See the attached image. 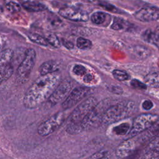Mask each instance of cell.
Masks as SVG:
<instances>
[{"label": "cell", "mask_w": 159, "mask_h": 159, "mask_svg": "<svg viewBox=\"0 0 159 159\" xmlns=\"http://www.w3.org/2000/svg\"><path fill=\"white\" fill-rule=\"evenodd\" d=\"M90 92V89L86 87H77L71 91L66 98L62 102L61 106L63 109H68L86 97Z\"/></svg>", "instance_id": "9"}, {"label": "cell", "mask_w": 159, "mask_h": 159, "mask_svg": "<svg viewBox=\"0 0 159 159\" xmlns=\"http://www.w3.org/2000/svg\"><path fill=\"white\" fill-rule=\"evenodd\" d=\"M134 17L142 22H151L156 20L159 17V11L157 7H143L134 14Z\"/></svg>", "instance_id": "12"}, {"label": "cell", "mask_w": 159, "mask_h": 159, "mask_svg": "<svg viewBox=\"0 0 159 159\" xmlns=\"http://www.w3.org/2000/svg\"><path fill=\"white\" fill-rule=\"evenodd\" d=\"M111 105L107 101L97 103L94 107L87 114L81 122L83 131L98 127L102 124V119L106 109Z\"/></svg>", "instance_id": "4"}, {"label": "cell", "mask_w": 159, "mask_h": 159, "mask_svg": "<svg viewBox=\"0 0 159 159\" xmlns=\"http://www.w3.org/2000/svg\"><path fill=\"white\" fill-rule=\"evenodd\" d=\"M145 84L150 86L158 88L159 86V75L157 72H153L147 74L143 78Z\"/></svg>", "instance_id": "19"}, {"label": "cell", "mask_w": 159, "mask_h": 159, "mask_svg": "<svg viewBox=\"0 0 159 159\" xmlns=\"http://www.w3.org/2000/svg\"><path fill=\"white\" fill-rule=\"evenodd\" d=\"M125 24L124 22V20L116 17L114 19V22L111 25V29L116 30L124 29L125 28Z\"/></svg>", "instance_id": "27"}, {"label": "cell", "mask_w": 159, "mask_h": 159, "mask_svg": "<svg viewBox=\"0 0 159 159\" xmlns=\"http://www.w3.org/2000/svg\"><path fill=\"white\" fill-rule=\"evenodd\" d=\"M142 107H143V109L148 111V110L151 109L153 107V102H152L150 100L146 99V100H145V101L142 102Z\"/></svg>", "instance_id": "31"}, {"label": "cell", "mask_w": 159, "mask_h": 159, "mask_svg": "<svg viewBox=\"0 0 159 159\" xmlns=\"http://www.w3.org/2000/svg\"><path fill=\"white\" fill-rule=\"evenodd\" d=\"M141 159H159L158 137L157 136L148 145Z\"/></svg>", "instance_id": "14"}, {"label": "cell", "mask_w": 159, "mask_h": 159, "mask_svg": "<svg viewBox=\"0 0 159 159\" xmlns=\"http://www.w3.org/2000/svg\"><path fill=\"white\" fill-rule=\"evenodd\" d=\"M14 52L10 48H6L0 52V84L6 81L13 73V66L11 60Z\"/></svg>", "instance_id": "6"}, {"label": "cell", "mask_w": 159, "mask_h": 159, "mask_svg": "<svg viewBox=\"0 0 159 159\" xmlns=\"http://www.w3.org/2000/svg\"><path fill=\"white\" fill-rule=\"evenodd\" d=\"M130 52L132 56L137 59H144L150 55V50L145 47L136 45L132 48Z\"/></svg>", "instance_id": "17"}, {"label": "cell", "mask_w": 159, "mask_h": 159, "mask_svg": "<svg viewBox=\"0 0 159 159\" xmlns=\"http://www.w3.org/2000/svg\"><path fill=\"white\" fill-rule=\"evenodd\" d=\"M134 109L135 104L130 101L111 104L104 113L102 124H110L118 122L129 116Z\"/></svg>", "instance_id": "3"}, {"label": "cell", "mask_w": 159, "mask_h": 159, "mask_svg": "<svg viewBox=\"0 0 159 159\" xmlns=\"http://www.w3.org/2000/svg\"><path fill=\"white\" fill-rule=\"evenodd\" d=\"M28 37L32 42L37 44H39L42 46H47L48 45L46 39L38 34L31 33L28 35Z\"/></svg>", "instance_id": "21"}, {"label": "cell", "mask_w": 159, "mask_h": 159, "mask_svg": "<svg viewBox=\"0 0 159 159\" xmlns=\"http://www.w3.org/2000/svg\"><path fill=\"white\" fill-rule=\"evenodd\" d=\"M158 121V116L152 114H142L135 118L127 135L129 138L152 127Z\"/></svg>", "instance_id": "5"}, {"label": "cell", "mask_w": 159, "mask_h": 159, "mask_svg": "<svg viewBox=\"0 0 159 159\" xmlns=\"http://www.w3.org/2000/svg\"><path fill=\"white\" fill-rule=\"evenodd\" d=\"M22 7L29 12H39L46 9V6L40 2L27 1L22 4Z\"/></svg>", "instance_id": "16"}, {"label": "cell", "mask_w": 159, "mask_h": 159, "mask_svg": "<svg viewBox=\"0 0 159 159\" xmlns=\"http://www.w3.org/2000/svg\"><path fill=\"white\" fill-rule=\"evenodd\" d=\"M130 84L133 88H137V89H144L147 88V85L145 83H143L142 82H141L139 80H136V79L132 80L130 82Z\"/></svg>", "instance_id": "30"}, {"label": "cell", "mask_w": 159, "mask_h": 159, "mask_svg": "<svg viewBox=\"0 0 159 159\" xmlns=\"http://www.w3.org/2000/svg\"><path fill=\"white\" fill-rule=\"evenodd\" d=\"M89 159H110V153L107 150H101L93 153Z\"/></svg>", "instance_id": "25"}, {"label": "cell", "mask_w": 159, "mask_h": 159, "mask_svg": "<svg viewBox=\"0 0 159 159\" xmlns=\"http://www.w3.org/2000/svg\"><path fill=\"white\" fill-rule=\"evenodd\" d=\"M61 81L58 72L41 76L36 79L25 93L23 104L27 109H34L48 99Z\"/></svg>", "instance_id": "1"}, {"label": "cell", "mask_w": 159, "mask_h": 159, "mask_svg": "<svg viewBox=\"0 0 159 159\" xmlns=\"http://www.w3.org/2000/svg\"><path fill=\"white\" fill-rule=\"evenodd\" d=\"M112 75L115 79L120 81L127 80L129 78V75L125 71L119 70H114L112 71Z\"/></svg>", "instance_id": "26"}, {"label": "cell", "mask_w": 159, "mask_h": 159, "mask_svg": "<svg viewBox=\"0 0 159 159\" xmlns=\"http://www.w3.org/2000/svg\"><path fill=\"white\" fill-rule=\"evenodd\" d=\"M48 44L51 45L52 47L55 48H59L60 47V42L58 37L56 35L52 33H50L47 34V37L45 38Z\"/></svg>", "instance_id": "24"}, {"label": "cell", "mask_w": 159, "mask_h": 159, "mask_svg": "<svg viewBox=\"0 0 159 159\" xmlns=\"http://www.w3.org/2000/svg\"><path fill=\"white\" fill-rule=\"evenodd\" d=\"M6 8L9 12L11 13H16L20 11V6L19 4L14 2L10 1L6 4Z\"/></svg>", "instance_id": "28"}, {"label": "cell", "mask_w": 159, "mask_h": 159, "mask_svg": "<svg viewBox=\"0 0 159 159\" xmlns=\"http://www.w3.org/2000/svg\"><path fill=\"white\" fill-rule=\"evenodd\" d=\"M71 88L72 84L69 80H65L60 81L59 84L48 99V102L52 105H55L60 102L64 101L71 92Z\"/></svg>", "instance_id": "10"}, {"label": "cell", "mask_w": 159, "mask_h": 159, "mask_svg": "<svg viewBox=\"0 0 159 159\" xmlns=\"http://www.w3.org/2000/svg\"><path fill=\"white\" fill-rule=\"evenodd\" d=\"M60 69V65L53 60H49L43 63L39 68L41 76L57 72Z\"/></svg>", "instance_id": "15"}, {"label": "cell", "mask_w": 159, "mask_h": 159, "mask_svg": "<svg viewBox=\"0 0 159 159\" xmlns=\"http://www.w3.org/2000/svg\"><path fill=\"white\" fill-rule=\"evenodd\" d=\"M136 147L133 140L127 139L120 143L116 150V155L119 158H124L132 154Z\"/></svg>", "instance_id": "13"}, {"label": "cell", "mask_w": 159, "mask_h": 159, "mask_svg": "<svg viewBox=\"0 0 159 159\" xmlns=\"http://www.w3.org/2000/svg\"><path fill=\"white\" fill-rule=\"evenodd\" d=\"M101 6H102V7H104V8H105L106 9L111 11V12H116L117 11V9L116 8V7L113 6L112 5L110 4H107V3H104L103 2V4H101Z\"/></svg>", "instance_id": "32"}, {"label": "cell", "mask_w": 159, "mask_h": 159, "mask_svg": "<svg viewBox=\"0 0 159 159\" xmlns=\"http://www.w3.org/2000/svg\"><path fill=\"white\" fill-rule=\"evenodd\" d=\"M76 45L77 47L82 50L89 49L92 46L91 42L86 39L83 37H79L76 40Z\"/></svg>", "instance_id": "23"}, {"label": "cell", "mask_w": 159, "mask_h": 159, "mask_svg": "<svg viewBox=\"0 0 159 159\" xmlns=\"http://www.w3.org/2000/svg\"><path fill=\"white\" fill-rule=\"evenodd\" d=\"M73 73L78 76H84L86 73V68L81 65H76L73 68Z\"/></svg>", "instance_id": "29"}, {"label": "cell", "mask_w": 159, "mask_h": 159, "mask_svg": "<svg viewBox=\"0 0 159 159\" xmlns=\"http://www.w3.org/2000/svg\"><path fill=\"white\" fill-rule=\"evenodd\" d=\"M61 42L63 43V45L68 49H73V47H74V45L72 42H70V41H68L66 40H64V39H62L61 40Z\"/></svg>", "instance_id": "33"}, {"label": "cell", "mask_w": 159, "mask_h": 159, "mask_svg": "<svg viewBox=\"0 0 159 159\" xmlns=\"http://www.w3.org/2000/svg\"><path fill=\"white\" fill-rule=\"evenodd\" d=\"M93 79V76L91 74H86L84 75V78H83V80L85 83H89L92 81V80Z\"/></svg>", "instance_id": "34"}, {"label": "cell", "mask_w": 159, "mask_h": 159, "mask_svg": "<svg viewBox=\"0 0 159 159\" xmlns=\"http://www.w3.org/2000/svg\"><path fill=\"white\" fill-rule=\"evenodd\" d=\"M35 57L36 53L33 48H28L25 51L24 58L17 70V76L22 80L29 78L34 66Z\"/></svg>", "instance_id": "8"}, {"label": "cell", "mask_w": 159, "mask_h": 159, "mask_svg": "<svg viewBox=\"0 0 159 159\" xmlns=\"http://www.w3.org/2000/svg\"><path fill=\"white\" fill-rule=\"evenodd\" d=\"M65 118V117L63 112H58L53 115L39 125L37 128L38 134L43 137L52 134L61 125Z\"/></svg>", "instance_id": "7"}, {"label": "cell", "mask_w": 159, "mask_h": 159, "mask_svg": "<svg viewBox=\"0 0 159 159\" xmlns=\"http://www.w3.org/2000/svg\"><path fill=\"white\" fill-rule=\"evenodd\" d=\"M1 42H0V48H1Z\"/></svg>", "instance_id": "36"}, {"label": "cell", "mask_w": 159, "mask_h": 159, "mask_svg": "<svg viewBox=\"0 0 159 159\" xmlns=\"http://www.w3.org/2000/svg\"><path fill=\"white\" fill-rule=\"evenodd\" d=\"M142 39L148 43L155 45L157 47H158V34L152 30L148 29L142 34Z\"/></svg>", "instance_id": "18"}, {"label": "cell", "mask_w": 159, "mask_h": 159, "mask_svg": "<svg viewBox=\"0 0 159 159\" xmlns=\"http://www.w3.org/2000/svg\"><path fill=\"white\" fill-rule=\"evenodd\" d=\"M97 103L96 98L91 96L78 104L70 114L66 131L71 135L78 134L83 132L81 122Z\"/></svg>", "instance_id": "2"}, {"label": "cell", "mask_w": 159, "mask_h": 159, "mask_svg": "<svg viewBox=\"0 0 159 159\" xmlns=\"http://www.w3.org/2000/svg\"><path fill=\"white\" fill-rule=\"evenodd\" d=\"M107 14L102 12H96L91 16V20L94 24L99 25L104 22L106 19Z\"/></svg>", "instance_id": "22"}, {"label": "cell", "mask_w": 159, "mask_h": 159, "mask_svg": "<svg viewBox=\"0 0 159 159\" xmlns=\"http://www.w3.org/2000/svg\"><path fill=\"white\" fill-rule=\"evenodd\" d=\"M2 12H3V8H2V7L0 5V14H1Z\"/></svg>", "instance_id": "35"}, {"label": "cell", "mask_w": 159, "mask_h": 159, "mask_svg": "<svg viewBox=\"0 0 159 159\" xmlns=\"http://www.w3.org/2000/svg\"><path fill=\"white\" fill-rule=\"evenodd\" d=\"M130 125L129 123H122L113 128V132L115 135H124L128 134L130 130Z\"/></svg>", "instance_id": "20"}, {"label": "cell", "mask_w": 159, "mask_h": 159, "mask_svg": "<svg viewBox=\"0 0 159 159\" xmlns=\"http://www.w3.org/2000/svg\"><path fill=\"white\" fill-rule=\"evenodd\" d=\"M59 14L63 17L72 21L86 22L89 19V16L86 12L72 7H65L60 9Z\"/></svg>", "instance_id": "11"}]
</instances>
